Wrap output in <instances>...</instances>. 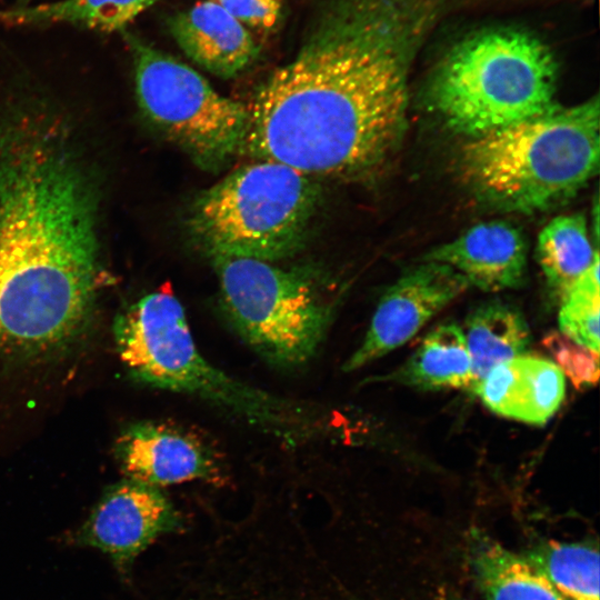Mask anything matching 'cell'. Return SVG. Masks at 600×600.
<instances>
[{
    "mask_svg": "<svg viewBox=\"0 0 600 600\" xmlns=\"http://www.w3.org/2000/svg\"><path fill=\"white\" fill-rule=\"evenodd\" d=\"M448 1L333 0L257 90L243 152L313 178L377 167L404 126L410 62Z\"/></svg>",
    "mask_w": 600,
    "mask_h": 600,
    "instance_id": "cell-1",
    "label": "cell"
},
{
    "mask_svg": "<svg viewBox=\"0 0 600 600\" xmlns=\"http://www.w3.org/2000/svg\"><path fill=\"white\" fill-rule=\"evenodd\" d=\"M96 213L63 137L31 121L0 132V350L51 349L83 328L99 274Z\"/></svg>",
    "mask_w": 600,
    "mask_h": 600,
    "instance_id": "cell-2",
    "label": "cell"
},
{
    "mask_svg": "<svg viewBox=\"0 0 600 600\" xmlns=\"http://www.w3.org/2000/svg\"><path fill=\"white\" fill-rule=\"evenodd\" d=\"M113 330L119 356L138 380L201 399L289 443L324 436L323 409L252 387L207 360L172 293L142 297L117 317Z\"/></svg>",
    "mask_w": 600,
    "mask_h": 600,
    "instance_id": "cell-3",
    "label": "cell"
},
{
    "mask_svg": "<svg viewBox=\"0 0 600 600\" xmlns=\"http://www.w3.org/2000/svg\"><path fill=\"white\" fill-rule=\"evenodd\" d=\"M599 99L554 104L522 122L469 138L458 156L461 179L491 206L532 213L580 190L599 169Z\"/></svg>",
    "mask_w": 600,
    "mask_h": 600,
    "instance_id": "cell-4",
    "label": "cell"
},
{
    "mask_svg": "<svg viewBox=\"0 0 600 600\" xmlns=\"http://www.w3.org/2000/svg\"><path fill=\"white\" fill-rule=\"evenodd\" d=\"M557 77L553 53L536 36L481 31L443 59L431 81L430 102L451 130L478 137L551 109Z\"/></svg>",
    "mask_w": 600,
    "mask_h": 600,
    "instance_id": "cell-5",
    "label": "cell"
},
{
    "mask_svg": "<svg viewBox=\"0 0 600 600\" xmlns=\"http://www.w3.org/2000/svg\"><path fill=\"white\" fill-rule=\"evenodd\" d=\"M319 201L313 177L280 162L257 160L201 191L188 210L186 229L211 260L273 262L302 246Z\"/></svg>",
    "mask_w": 600,
    "mask_h": 600,
    "instance_id": "cell-6",
    "label": "cell"
},
{
    "mask_svg": "<svg viewBox=\"0 0 600 600\" xmlns=\"http://www.w3.org/2000/svg\"><path fill=\"white\" fill-rule=\"evenodd\" d=\"M211 261L222 313L256 353L279 368L302 366L316 354L337 307L322 279L254 259Z\"/></svg>",
    "mask_w": 600,
    "mask_h": 600,
    "instance_id": "cell-7",
    "label": "cell"
},
{
    "mask_svg": "<svg viewBox=\"0 0 600 600\" xmlns=\"http://www.w3.org/2000/svg\"><path fill=\"white\" fill-rule=\"evenodd\" d=\"M136 93L147 119L201 169L217 171L243 152L248 106L220 94L198 71L126 33Z\"/></svg>",
    "mask_w": 600,
    "mask_h": 600,
    "instance_id": "cell-8",
    "label": "cell"
},
{
    "mask_svg": "<svg viewBox=\"0 0 600 600\" xmlns=\"http://www.w3.org/2000/svg\"><path fill=\"white\" fill-rule=\"evenodd\" d=\"M181 528L180 513L158 487L128 479L103 494L73 538L109 556L127 572L157 538Z\"/></svg>",
    "mask_w": 600,
    "mask_h": 600,
    "instance_id": "cell-9",
    "label": "cell"
},
{
    "mask_svg": "<svg viewBox=\"0 0 600 600\" xmlns=\"http://www.w3.org/2000/svg\"><path fill=\"white\" fill-rule=\"evenodd\" d=\"M469 284L451 267L426 261L407 271L381 297L361 346L346 361L354 371L409 341Z\"/></svg>",
    "mask_w": 600,
    "mask_h": 600,
    "instance_id": "cell-10",
    "label": "cell"
},
{
    "mask_svg": "<svg viewBox=\"0 0 600 600\" xmlns=\"http://www.w3.org/2000/svg\"><path fill=\"white\" fill-rule=\"evenodd\" d=\"M117 451L129 479L158 488L223 477L218 450L198 432L172 423L133 424L119 438Z\"/></svg>",
    "mask_w": 600,
    "mask_h": 600,
    "instance_id": "cell-11",
    "label": "cell"
},
{
    "mask_svg": "<svg viewBox=\"0 0 600 600\" xmlns=\"http://www.w3.org/2000/svg\"><path fill=\"white\" fill-rule=\"evenodd\" d=\"M426 261L447 264L483 291L518 288L527 270V243L506 221L478 223L456 239L432 249Z\"/></svg>",
    "mask_w": 600,
    "mask_h": 600,
    "instance_id": "cell-12",
    "label": "cell"
},
{
    "mask_svg": "<svg viewBox=\"0 0 600 600\" xmlns=\"http://www.w3.org/2000/svg\"><path fill=\"white\" fill-rule=\"evenodd\" d=\"M471 391L497 414L541 426L563 401L566 380L554 362L521 354L496 366Z\"/></svg>",
    "mask_w": 600,
    "mask_h": 600,
    "instance_id": "cell-13",
    "label": "cell"
},
{
    "mask_svg": "<svg viewBox=\"0 0 600 600\" xmlns=\"http://www.w3.org/2000/svg\"><path fill=\"white\" fill-rule=\"evenodd\" d=\"M168 28L193 62L220 78L238 76L259 54L252 34L217 0L200 1L173 14Z\"/></svg>",
    "mask_w": 600,
    "mask_h": 600,
    "instance_id": "cell-14",
    "label": "cell"
},
{
    "mask_svg": "<svg viewBox=\"0 0 600 600\" xmlns=\"http://www.w3.org/2000/svg\"><path fill=\"white\" fill-rule=\"evenodd\" d=\"M469 559L484 600H567L523 556L476 533Z\"/></svg>",
    "mask_w": 600,
    "mask_h": 600,
    "instance_id": "cell-15",
    "label": "cell"
},
{
    "mask_svg": "<svg viewBox=\"0 0 600 600\" xmlns=\"http://www.w3.org/2000/svg\"><path fill=\"white\" fill-rule=\"evenodd\" d=\"M381 379L421 390L470 389L471 360L462 328L452 322L436 327L400 368Z\"/></svg>",
    "mask_w": 600,
    "mask_h": 600,
    "instance_id": "cell-16",
    "label": "cell"
},
{
    "mask_svg": "<svg viewBox=\"0 0 600 600\" xmlns=\"http://www.w3.org/2000/svg\"><path fill=\"white\" fill-rule=\"evenodd\" d=\"M464 339L471 360L472 390L496 366L521 356L530 344V331L518 308L491 301L474 309L466 320Z\"/></svg>",
    "mask_w": 600,
    "mask_h": 600,
    "instance_id": "cell-17",
    "label": "cell"
},
{
    "mask_svg": "<svg viewBox=\"0 0 600 600\" xmlns=\"http://www.w3.org/2000/svg\"><path fill=\"white\" fill-rule=\"evenodd\" d=\"M537 256L548 289L560 301L599 259L580 213L552 219L538 236Z\"/></svg>",
    "mask_w": 600,
    "mask_h": 600,
    "instance_id": "cell-18",
    "label": "cell"
},
{
    "mask_svg": "<svg viewBox=\"0 0 600 600\" xmlns=\"http://www.w3.org/2000/svg\"><path fill=\"white\" fill-rule=\"evenodd\" d=\"M157 0H60L0 11L11 24L73 23L103 32L123 30Z\"/></svg>",
    "mask_w": 600,
    "mask_h": 600,
    "instance_id": "cell-19",
    "label": "cell"
},
{
    "mask_svg": "<svg viewBox=\"0 0 600 600\" xmlns=\"http://www.w3.org/2000/svg\"><path fill=\"white\" fill-rule=\"evenodd\" d=\"M523 557L567 600H600L597 546L548 540L531 547Z\"/></svg>",
    "mask_w": 600,
    "mask_h": 600,
    "instance_id": "cell-20",
    "label": "cell"
},
{
    "mask_svg": "<svg viewBox=\"0 0 600 600\" xmlns=\"http://www.w3.org/2000/svg\"><path fill=\"white\" fill-rule=\"evenodd\" d=\"M599 259L561 301L559 327L577 343L599 353Z\"/></svg>",
    "mask_w": 600,
    "mask_h": 600,
    "instance_id": "cell-21",
    "label": "cell"
},
{
    "mask_svg": "<svg viewBox=\"0 0 600 600\" xmlns=\"http://www.w3.org/2000/svg\"><path fill=\"white\" fill-rule=\"evenodd\" d=\"M543 343L576 388L594 386L599 378V353L581 346L563 333H549Z\"/></svg>",
    "mask_w": 600,
    "mask_h": 600,
    "instance_id": "cell-22",
    "label": "cell"
},
{
    "mask_svg": "<svg viewBox=\"0 0 600 600\" xmlns=\"http://www.w3.org/2000/svg\"><path fill=\"white\" fill-rule=\"evenodd\" d=\"M247 29L269 31L279 22L283 0H217Z\"/></svg>",
    "mask_w": 600,
    "mask_h": 600,
    "instance_id": "cell-23",
    "label": "cell"
}]
</instances>
